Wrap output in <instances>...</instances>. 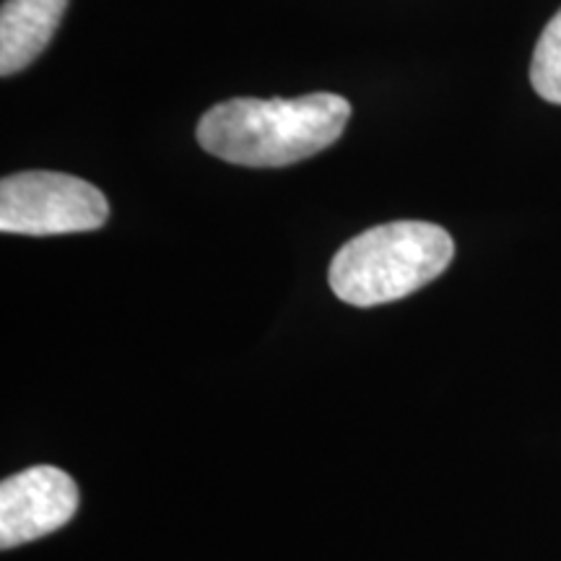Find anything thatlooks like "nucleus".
<instances>
[{"label":"nucleus","instance_id":"nucleus-1","mask_svg":"<svg viewBox=\"0 0 561 561\" xmlns=\"http://www.w3.org/2000/svg\"><path fill=\"white\" fill-rule=\"evenodd\" d=\"M348 117L351 104L331 91L294 100L237 96L201 117L198 144L229 164L289 167L333 146Z\"/></svg>","mask_w":561,"mask_h":561},{"label":"nucleus","instance_id":"nucleus-2","mask_svg":"<svg viewBox=\"0 0 561 561\" xmlns=\"http://www.w3.org/2000/svg\"><path fill=\"white\" fill-rule=\"evenodd\" d=\"M455 242L430 221H392L362 231L335 252L328 280L351 307H377L424 289L447 271Z\"/></svg>","mask_w":561,"mask_h":561},{"label":"nucleus","instance_id":"nucleus-3","mask_svg":"<svg viewBox=\"0 0 561 561\" xmlns=\"http://www.w3.org/2000/svg\"><path fill=\"white\" fill-rule=\"evenodd\" d=\"M110 203L100 187L62 172H19L0 182L5 234L55 237L104 227Z\"/></svg>","mask_w":561,"mask_h":561},{"label":"nucleus","instance_id":"nucleus-4","mask_svg":"<svg viewBox=\"0 0 561 561\" xmlns=\"http://www.w3.org/2000/svg\"><path fill=\"white\" fill-rule=\"evenodd\" d=\"M79 486L55 466H32L0 483V546L3 551L39 541L73 520Z\"/></svg>","mask_w":561,"mask_h":561},{"label":"nucleus","instance_id":"nucleus-5","mask_svg":"<svg viewBox=\"0 0 561 561\" xmlns=\"http://www.w3.org/2000/svg\"><path fill=\"white\" fill-rule=\"evenodd\" d=\"M68 0H5L0 9V76L19 73L45 53Z\"/></svg>","mask_w":561,"mask_h":561},{"label":"nucleus","instance_id":"nucleus-6","mask_svg":"<svg viewBox=\"0 0 561 561\" xmlns=\"http://www.w3.org/2000/svg\"><path fill=\"white\" fill-rule=\"evenodd\" d=\"M530 83L541 100L561 104V9L546 24L533 50Z\"/></svg>","mask_w":561,"mask_h":561}]
</instances>
